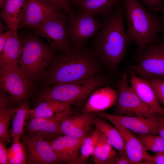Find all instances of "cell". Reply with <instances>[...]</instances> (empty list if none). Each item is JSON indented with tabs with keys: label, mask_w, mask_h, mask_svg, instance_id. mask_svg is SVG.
I'll list each match as a JSON object with an SVG mask.
<instances>
[{
	"label": "cell",
	"mask_w": 164,
	"mask_h": 164,
	"mask_svg": "<svg viewBox=\"0 0 164 164\" xmlns=\"http://www.w3.org/2000/svg\"><path fill=\"white\" fill-rule=\"evenodd\" d=\"M122 4L104 17L101 28L92 43V50L100 62L111 70L118 67L130 43L124 28Z\"/></svg>",
	"instance_id": "cell-1"
},
{
	"label": "cell",
	"mask_w": 164,
	"mask_h": 164,
	"mask_svg": "<svg viewBox=\"0 0 164 164\" xmlns=\"http://www.w3.org/2000/svg\"><path fill=\"white\" fill-rule=\"evenodd\" d=\"M100 62L92 50L71 47L68 53L55 56L45 79L52 86L90 79L100 74Z\"/></svg>",
	"instance_id": "cell-2"
},
{
	"label": "cell",
	"mask_w": 164,
	"mask_h": 164,
	"mask_svg": "<svg viewBox=\"0 0 164 164\" xmlns=\"http://www.w3.org/2000/svg\"><path fill=\"white\" fill-rule=\"evenodd\" d=\"M127 23L126 31L131 42L137 46V60L150 44L158 41V35L164 31V18L148 10L139 0H122Z\"/></svg>",
	"instance_id": "cell-3"
},
{
	"label": "cell",
	"mask_w": 164,
	"mask_h": 164,
	"mask_svg": "<svg viewBox=\"0 0 164 164\" xmlns=\"http://www.w3.org/2000/svg\"><path fill=\"white\" fill-rule=\"evenodd\" d=\"M106 78L100 74L87 80L58 84L44 88L39 95V101L55 100L70 106L80 107L86 102L92 93L108 83Z\"/></svg>",
	"instance_id": "cell-4"
},
{
	"label": "cell",
	"mask_w": 164,
	"mask_h": 164,
	"mask_svg": "<svg viewBox=\"0 0 164 164\" xmlns=\"http://www.w3.org/2000/svg\"><path fill=\"white\" fill-rule=\"evenodd\" d=\"M21 42L24 49L18 65L31 81L45 79L46 71L55 56L54 51L34 36H27Z\"/></svg>",
	"instance_id": "cell-5"
},
{
	"label": "cell",
	"mask_w": 164,
	"mask_h": 164,
	"mask_svg": "<svg viewBox=\"0 0 164 164\" xmlns=\"http://www.w3.org/2000/svg\"><path fill=\"white\" fill-rule=\"evenodd\" d=\"M67 14L62 11L32 29L36 36L46 40L54 52L68 53L70 51Z\"/></svg>",
	"instance_id": "cell-6"
},
{
	"label": "cell",
	"mask_w": 164,
	"mask_h": 164,
	"mask_svg": "<svg viewBox=\"0 0 164 164\" xmlns=\"http://www.w3.org/2000/svg\"><path fill=\"white\" fill-rule=\"evenodd\" d=\"M117 96L115 104V115L152 118L158 114L145 105L129 84L126 73L117 82Z\"/></svg>",
	"instance_id": "cell-7"
},
{
	"label": "cell",
	"mask_w": 164,
	"mask_h": 164,
	"mask_svg": "<svg viewBox=\"0 0 164 164\" xmlns=\"http://www.w3.org/2000/svg\"><path fill=\"white\" fill-rule=\"evenodd\" d=\"M69 15L68 26L71 47L83 49L88 40L96 35L101 28L102 23L94 16L83 12H74Z\"/></svg>",
	"instance_id": "cell-8"
},
{
	"label": "cell",
	"mask_w": 164,
	"mask_h": 164,
	"mask_svg": "<svg viewBox=\"0 0 164 164\" xmlns=\"http://www.w3.org/2000/svg\"><path fill=\"white\" fill-rule=\"evenodd\" d=\"M138 61L131 70L135 74L149 80L164 79V43L158 41L150 44Z\"/></svg>",
	"instance_id": "cell-9"
},
{
	"label": "cell",
	"mask_w": 164,
	"mask_h": 164,
	"mask_svg": "<svg viewBox=\"0 0 164 164\" xmlns=\"http://www.w3.org/2000/svg\"><path fill=\"white\" fill-rule=\"evenodd\" d=\"M53 138L39 132H28L20 138L28 154L27 164H53L60 162L51 149Z\"/></svg>",
	"instance_id": "cell-10"
},
{
	"label": "cell",
	"mask_w": 164,
	"mask_h": 164,
	"mask_svg": "<svg viewBox=\"0 0 164 164\" xmlns=\"http://www.w3.org/2000/svg\"><path fill=\"white\" fill-rule=\"evenodd\" d=\"M31 81L18 65L0 69L1 89L16 102L21 103L27 98L32 90Z\"/></svg>",
	"instance_id": "cell-11"
},
{
	"label": "cell",
	"mask_w": 164,
	"mask_h": 164,
	"mask_svg": "<svg viewBox=\"0 0 164 164\" xmlns=\"http://www.w3.org/2000/svg\"><path fill=\"white\" fill-rule=\"evenodd\" d=\"M94 113L63 114L58 118L61 134L77 138L87 136L92 131Z\"/></svg>",
	"instance_id": "cell-12"
},
{
	"label": "cell",
	"mask_w": 164,
	"mask_h": 164,
	"mask_svg": "<svg viewBox=\"0 0 164 164\" xmlns=\"http://www.w3.org/2000/svg\"><path fill=\"white\" fill-rule=\"evenodd\" d=\"M63 11L57 9L43 0H25L18 29L25 26L32 29Z\"/></svg>",
	"instance_id": "cell-13"
},
{
	"label": "cell",
	"mask_w": 164,
	"mask_h": 164,
	"mask_svg": "<svg viewBox=\"0 0 164 164\" xmlns=\"http://www.w3.org/2000/svg\"><path fill=\"white\" fill-rule=\"evenodd\" d=\"M111 123L115 122L137 134L157 135V125L158 114L152 118L126 116L111 114L103 111L94 113Z\"/></svg>",
	"instance_id": "cell-14"
},
{
	"label": "cell",
	"mask_w": 164,
	"mask_h": 164,
	"mask_svg": "<svg viewBox=\"0 0 164 164\" xmlns=\"http://www.w3.org/2000/svg\"><path fill=\"white\" fill-rule=\"evenodd\" d=\"M86 137L77 138L59 135L51 140L50 146L60 162L73 164L79 157L78 150Z\"/></svg>",
	"instance_id": "cell-15"
},
{
	"label": "cell",
	"mask_w": 164,
	"mask_h": 164,
	"mask_svg": "<svg viewBox=\"0 0 164 164\" xmlns=\"http://www.w3.org/2000/svg\"><path fill=\"white\" fill-rule=\"evenodd\" d=\"M112 123L120 133L125 144L124 154L132 164H146L152 156L143 147L136 136L131 131L115 122Z\"/></svg>",
	"instance_id": "cell-16"
},
{
	"label": "cell",
	"mask_w": 164,
	"mask_h": 164,
	"mask_svg": "<svg viewBox=\"0 0 164 164\" xmlns=\"http://www.w3.org/2000/svg\"><path fill=\"white\" fill-rule=\"evenodd\" d=\"M117 96V91L114 89L104 86L98 88L91 94L82 112L94 113L103 111L115 105Z\"/></svg>",
	"instance_id": "cell-17"
},
{
	"label": "cell",
	"mask_w": 164,
	"mask_h": 164,
	"mask_svg": "<svg viewBox=\"0 0 164 164\" xmlns=\"http://www.w3.org/2000/svg\"><path fill=\"white\" fill-rule=\"evenodd\" d=\"M130 74L131 87L140 99L156 113L164 114V108L160 106L149 80L137 76L131 70Z\"/></svg>",
	"instance_id": "cell-18"
},
{
	"label": "cell",
	"mask_w": 164,
	"mask_h": 164,
	"mask_svg": "<svg viewBox=\"0 0 164 164\" xmlns=\"http://www.w3.org/2000/svg\"><path fill=\"white\" fill-rule=\"evenodd\" d=\"M73 113L72 106L66 103L50 100L39 101L32 109L29 119L35 118H55L62 114Z\"/></svg>",
	"instance_id": "cell-19"
},
{
	"label": "cell",
	"mask_w": 164,
	"mask_h": 164,
	"mask_svg": "<svg viewBox=\"0 0 164 164\" xmlns=\"http://www.w3.org/2000/svg\"><path fill=\"white\" fill-rule=\"evenodd\" d=\"M24 47L18 34L14 33L6 43L0 53V69L12 68L18 65Z\"/></svg>",
	"instance_id": "cell-20"
},
{
	"label": "cell",
	"mask_w": 164,
	"mask_h": 164,
	"mask_svg": "<svg viewBox=\"0 0 164 164\" xmlns=\"http://www.w3.org/2000/svg\"><path fill=\"white\" fill-rule=\"evenodd\" d=\"M93 124L96 128L101 132L108 144L118 150L120 155L124 154L123 139L120 132L114 126L95 114L93 118Z\"/></svg>",
	"instance_id": "cell-21"
},
{
	"label": "cell",
	"mask_w": 164,
	"mask_h": 164,
	"mask_svg": "<svg viewBox=\"0 0 164 164\" xmlns=\"http://www.w3.org/2000/svg\"><path fill=\"white\" fill-rule=\"evenodd\" d=\"M25 0H7L0 17L8 28L18 34L17 30L23 14Z\"/></svg>",
	"instance_id": "cell-22"
},
{
	"label": "cell",
	"mask_w": 164,
	"mask_h": 164,
	"mask_svg": "<svg viewBox=\"0 0 164 164\" xmlns=\"http://www.w3.org/2000/svg\"><path fill=\"white\" fill-rule=\"evenodd\" d=\"M25 127L28 133L39 132L53 138L61 134L60 123L56 118H32L29 120Z\"/></svg>",
	"instance_id": "cell-23"
},
{
	"label": "cell",
	"mask_w": 164,
	"mask_h": 164,
	"mask_svg": "<svg viewBox=\"0 0 164 164\" xmlns=\"http://www.w3.org/2000/svg\"><path fill=\"white\" fill-rule=\"evenodd\" d=\"M12 128L9 133L13 138H20L25 135L24 128L28 123L32 112L25 100L23 101L18 107L12 109Z\"/></svg>",
	"instance_id": "cell-24"
},
{
	"label": "cell",
	"mask_w": 164,
	"mask_h": 164,
	"mask_svg": "<svg viewBox=\"0 0 164 164\" xmlns=\"http://www.w3.org/2000/svg\"><path fill=\"white\" fill-rule=\"evenodd\" d=\"M122 0H83L80 12L92 15H101L104 17L110 15Z\"/></svg>",
	"instance_id": "cell-25"
},
{
	"label": "cell",
	"mask_w": 164,
	"mask_h": 164,
	"mask_svg": "<svg viewBox=\"0 0 164 164\" xmlns=\"http://www.w3.org/2000/svg\"><path fill=\"white\" fill-rule=\"evenodd\" d=\"M101 132L96 128L85 138L80 147V155L73 164H84L87 159L93 153L100 139L103 137Z\"/></svg>",
	"instance_id": "cell-26"
},
{
	"label": "cell",
	"mask_w": 164,
	"mask_h": 164,
	"mask_svg": "<svg viewBox=\"0 0 164 164\" xmlns=\"http://www.w3.org/2000/svg\"><path fill=\"white\" fill-rule=\"evenodd\" d=\"M107 142L103 135L91 155L95 164H107L117 155L116 152Z\"/></svg>",
	"instance_id": "cell-27"
},
{
	"label": "cell",
	"mask_w": 164,
	"mask_h": 164,
	"mask_svg": "<svg viewBox=\"0 0 164 164\" xmlns=\"http://www.w3.org/2000/svg\"><path fill=\"white\" fill-rule=\"evenodd\" d=\"M28 157L27 150L20 138H13L12 144L8 150V164H27Z\"/></svg>",
	"instance_id": "cell-28"
},
{
	"label": "cell",
	"mask_w": 164,
	"mask_h": 164,
	"mask_svg": "<svg viewBox=\"0 0 164 164\" xmlns=\"http://www.w3.org/2000/svg\"><path fill=\"white\" fill-rule=\"evenodd\" d=\"M137 137L145 151L158 153L164 151V139L158 135L137 134Z\"/></svg>",
	"instance_id": "cell-29"
},
{
	"label": "cell",
	"mask_w": 164,
	"mask_h": 164,
	"mask_svg": "<svg viewBox=\"0 0 164 164\" xmlns=\"http://www.w3.org/2000/svg\"><path fill=\"white\" fill-rule=\"evenodd\" d=\"M12 117V109L7 105H0V141H12L9 128Z\"/></svg>",
	"instance_id": "cell-30"
},
{
	"label": "cell",
	"mask_w": 164,
	"mask_h": 164,
	"mask_svg": "<svg viewBox=\"0 0 164 164\" xmlns=\"http://www.w3.org/2000/svg\"><path fill=\"white\" fill-rule=\"evenodd\" d=\"M56 9L62 10L67 14L75 12L69 0H43Z\"/></svg>",
	"instance_id": "cell-31"
},
{
	"label": "cell",
	"mask_w": 164,
	"mask_h": 164,
	"mask_svg": "<svg viewBox=\"0 0 164 164\" xmlns=\"http://www.w3.org/2000/svg\"><path fill=\"white\" fill-rule=\"evenodd\" d=\"M149 81L158 101L164 105V79L154 78Z\"/></svg>",
	"instance_id": "cell-32"
},
{
	"label": "cell",
	"mask_w": 164,
	"mask_h": 164,
	"mask_svg": "<svg viewBox=\"0 0 164 164\" xmlns=\"http://www.w3.org/2000/svg\"><path fill=\"white\" fill-rule=\"evenodd\" d=\"M142 1L150 12L159 11L164 13V6L162 0H142Z\"/></svg>",
	"instance_id": "cell-33"
},
{
	"label": "cell",
	"mask_w": 164,
	"mask_h": 164,
	"mask_svg": "<svg viewBox=\"0 0 164 164\" xmlns=\"http://www.w3.org/2000/svg\"><path fill=\"white\" fill-rule=\"evenodd\" d=\"M107 164H130L132 163L125 155L122 154L114 156L109 161Z\"/></svg>",
	"instance_id": "cell-34"
},
{
	"label": "cell",
	"mask_w": 164,
	"mask_h": 164,
	"mask_svg": "<svg viewBox=\"0 0 164 164\" xmlns=\"http://www.w3.org/2000/svg\"><path fill=\"white\" fill-rule=\"evenodd\" d=\"M8 153L6 148L2 141H0V164H8Z\"/></svg>",
	"instance_id": "cell-35"
},
{
	"label": "cell",
	"mask_w": 164,
	"mask_h": 164,
	"mask_svg": "<svg viewBox=\"0 0 164 164\" xmlns=\"http://www.w3.org/2000/svg\"><path fill=\"white\" fill-rule=\"evenodd\" d=\"M157 135L164 139V114H159L157 125Z\"/></svg>",
	"instance_id": "cell-36"
},
{
	"label": "cell",
	"mask_w": 164,
	"mask_h": 164,
	"mask_svg": "<svg viewBox=\"0 0 164 164\" xmlns=\"http://www.w3.org/2000/svg\"><path fill=\"white\" fill-rule=\"evenodd\" d=\"M14 33V32L11 30L0 33V53L2 51L7 41Z\"/></svg>",
	"instance_id": "cell-37"
},
{
	"label": "cell",
	"mask_w": 164,
	"mask_h": 164,
	"mask_svg": "<svg viewBox=\"0 0 164 164\" xmlns=\"http://www.w3.org/2000/svg\"><path fill=\"white\" fill-rule=\"evenodd\" d=\"M146 164H164V151L157 153Z\"/></svg>",
	"instance_id": "cell-38"
},
{
	"label": "cell",
	"mask_w": 164,
	"mask_h": 164,
	"mask_svg": "<svg viewBox=\"0 0 164 164\" xmlns=\"http://www.w3.org/2000/svg\"><path fill=\"white\" fill-rule=\"evenodd\" d=\"M72 5L74 6L79 8L83 0H69Z\"/></svg>",
	"instance_id": "cell-39"
},
{
	"label": "cell",
	"mask_w": 164,
	"mask_h": 164,
	"mask_svg": "<svg viewBox=\"0 0 164 164\" xmlns=\"http://www.w3.org/2000/svg\"><path fill=\"white\" fill-rule=\"evenodd\" d=\"M7 1V0H0V7L3 9Z\"/></svg>",
	"instance_id": "cell-40"
},
{
	"label": "cell",
	"mask_w": 164,
	"mask_h": 164,
	"mask_svg": "<svg viewBox=\"0 0 164 164\" xmlns=\"http://www.w3.org/2000/svg\"><path fill=\"white\" fill-rule=\"evenodd\" d=\"M4 29L5 28L4 27V26H3V25L1 22V21H0V33H2L4 31Z\"/></svg>",
	"instance_id": "cell-41"
},
{
	"label": "cell",
	"mask_w": 164,
	"mask_h": 164,
	"mask_svg": "<svg viewBox=\"0 0 164 164\" xmlns=\"http://www.w3.org/2000/svg\"><path fill=\"white\" fill-rule=\"evenodd\" d=\"M164 1V0H163Z\"/></svg>",
	"instance_id": "cell-42"
}]
</instances>
